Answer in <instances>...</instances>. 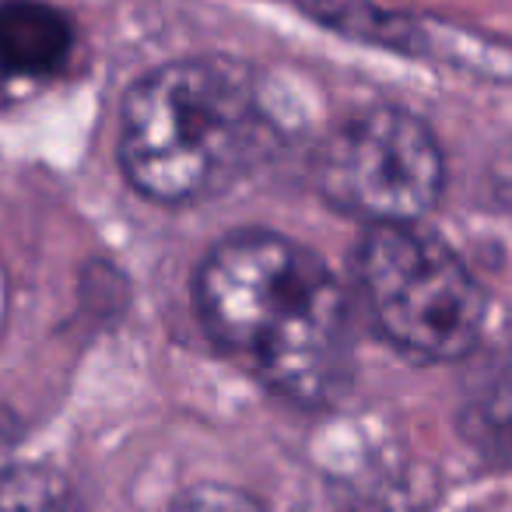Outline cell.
Returning a JSON list of instances; mask_svg holds the SVG:
<instances>
[{
  "mask_svg": "<svg viewBox=\"0 0 512 512\" xmlns=\"http://www.w3.org/2000/svg\"><path fill=\"white\" fill-rule=\"evenodd\" d=\"M0 512H78L71 484L46 467H15L0 481Z\"/></svg>",
  "mask_w": 512,
  "mask_h": 512,
  "instance_id": "obj_6",
  "label": "cell"
},
{
  "mask_svg": "<svg viewBox=\"0 0 512 512\" xmlns=\"http://www.w3.org/2000/svg\"><path fill=\"white\" fill-rule=\"evenodd\" d=\"M299 8L306 11L313 22L327 25L337 36L358 39L369 46H390L393 15L379 11L372 0H299Z\"/></svg>",
  "mask_w": 512,
  "mask_h": 512,
  "instance_id": "obj_7",
  "label": "cell"
},
{
  "mask_svg": "<svg viewBox=\"0 0 512 512\" xmlns=\"http://www.w3.org/2000/svg\"><path fill=\"white\" fill-rule=\"evenodd\" d=\"M344 512H404V509H397V505L386 502V498H362V502L348 505Z\"/></svg>",
  "mask_w": 512,
  "mask_h": 512,
  "instance_id": "obj_11",
  "label": "cell"
},
{
  "mask_svg": "<svg viewBox=\"0 0 512 512\" xmlns=\"http://www.w3.org/2000/svg\"><path fill=\"white\" fill-rule=\"evenodd\" d=\"M467 425L484 442L512 435V362H498L491 365V372H484L481 386L470 393Z\"/></svg>",
  "mask_w": 512,
  "mask_h": 512,
  "instance_id": "obj_8",
  "label": "cell"
},
{
  "mask_svg": "<svg viewBox=\"0 0 512 512\" xmlns=\"http://www.w3.org/2000/svg\"><path fill=\"white\" fill-rule=\"evenodd\" d=\"M169 512H267L264 502L225 484H197L172 502Z\"/></svg>",
  "mask_w": 512,
  "mask_h": 512,
  "instance_id": "obj_9",
  "label": "cell"
},
{
  "mask_svg": "<svg viewBox=\"0 0 512 512\" xmlns=\"http://www.w3.org/2000/svg\"><path fill=\"white\" fill-rule=\"evenodd\" d=\"M71 22L43 0H0V67L18 78H46L71 57Z\"/></svg>",
  "mask_w": 512,
  "mask_h": 512,
  "instance_id": "obj_5",
  "label": "cell"
},
{
  "mask_svg": "<svg viewBox=\"0 0 512 512\" xmlns=\"http://www.w3.org/2000/svg\"><path fill=\"white\" fill-rule=\"evenodd\" d=\"M197 309L207 334L271 390L320 407L351 379L348 302L316 253L274 232H239L204 256Z\"/></svg>",
  "mask_w": 512,
  "mask_h": 512,
  "instance_id": "obj_1",
  "label": "cell"
},
{
  "mask_svg": "<svg viewBox=\"0 0 512 512\" xmlns=\"http://www.w3.org/2000/svg\"><path fill=\"white\" fill-rule=\"evenodd\" d=\"M358 278L376 327L400 351L428 362L463 358L484 323V295L463 260L414 225H372Z\"/></svg>",
  "mask_w": 512,
  "mask_h": 512,
  "instance_id": "obj_3",
  "label": "cell"
},
{
  "mask_svg": "<svg viewBox=\"0 0 512 512\" xmlns=\"http://www.w3.org/2000/svg\"><path fill=\"white\" fill-rule=\"evenodd\" d=\"M15 449H18V421L0 407V481L15 470Z\"/></svg>",
  "mask_w": 512,
  "mask_h": 512,
  "instance_id": "obj_10",
  "label": "cell"
},
{
  "mask_svg": "<svg viewBox=\"0 0 512 512\" xmlns=\"http://www.w3.org/2000/svg\"><path fill=\"white\" fill-rule=\"evenodd\" d=\"M271 123L249 78L221 60H179L127 95L120 162L158 204H193L228 190L271 148Z\"/></svg>",
  "mask_w": 512,
  "mask_h": 512,
  "instance_id": "obj_2",
  "label": "cell"
},
{
  "mask_svg": "<svg viewBox=\"0 0 512 512\" xmlns=\"http://www.w3.org/2000/svg\"><path fill=\"white\" fill-rule=\"evenodd\" d=\"M442 151L404 109H372L327 137L316 183L337 211L369 225H414L442 193Z\"/></svg>",
  "mask_w": 512,
  "mask_h": 512,
  "instance_id": "obj_4",
  "label": "cell"
}]
</instances>
